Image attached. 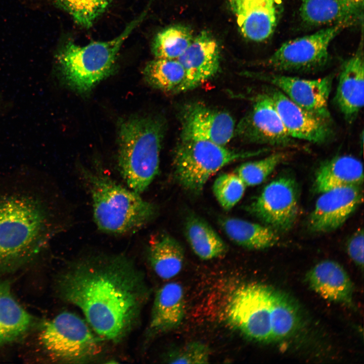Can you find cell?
I'll return each mask as SVG.
<instances>
[{
  "label": "cell",
  "instance_id": "d6986e66",
  "mask_svg": "<svg viewBox=\"0 0 364 364\" xmlns=\"http://www.w3.org/2000/svg\"><path fill=\"white\" fill-rule=\"evenodd\" d=\"M335 102L345 120L352 123L364 103V61L362 48L343 64L339 76Z\"/></svg>",
  "mask_w": 364,
  "mask_h": 364
},
{
  "label": "cell",
  "instance_id": "4fadbf2b",
  "mask_svg": "<svg viewBox=\"0 0 364 364\" xmlns=\"http://www.w3.org/2000/svg\"><path fill=\"white\" fill-rule=\"evenodd\" d=\"M180 121L181 140H206L225 146L235 133V122L230 113L198 102L183 107Z\"/></svg>",
  "mask_w": 364,
  "mask_h": 364
},
{
  "label": "cell",
  "instance_id": "5bb4252c",
  "mask_svg": "<svg viewBox=\"0 0 364 364\" xmlns=\"http://www.w3.org/2000/svg\"><path fill=\"white\" fill-rule=\"evenodd\" d=\"M265 92L270 97L284 126L292 138L321 144L332 138L333 131L331 121L302 108L272 85L266 88Z\"/></svg>",
  "mask_w": 364,
  "mask_h": 364
},
{
  "label": "cell",
  "instance_id": "9a60e30c",
  "mask_svg": "<svg viewBox=\"0 0 364 364\" xmlns=\"http://www.w3.org/2000/svg\"><path fill=\"white\" fill-rule=\"evenodd\" d=\"M321 194L308 220L309 229L318 233H328L339 228L363 199L360 186L336 188Z\"/></svg>",
  "mask_w": 364,
  "mask_h": 364
},
{
  "label": "cell",
  "instance_id": "4dcf8cb0",
  "mask_svg": "<svg viewBox=\"0 0 364 364\" xmlns=\"http://www.w3.org/2000/svg\"><path fill=\"white\" fill-rule=\"evenodd\" d=\"M246 187L243 180L234 172L219 175L213 183L212 191L221 207L229 210L242 199Z\"/></svg>",
  "mask_w": 364,
  "mask_h": 364
},
{
  "label": "cell",
  "instance_id": "8fae6325",
  "mask_svg": "<svg viewBox=\"0 0 364 364\" xmlns=\"http://www.w3.org/2000/svg\"><path fill=\"white\" fill-rule=\"evenodd\" d=\"M235 133L250 143L283 148L295 144V140L289 135L265 92L255 97L251 108L240 121Z\"/></svg>",
  "mask_w": 364,
  "mask_h": 364
},
{
  "label": "cell",
  "instance_id": "f546056e",
  "mask_svg": "<svg viewBox=\"0 0 364 364\" xmlns=\"http://www.w3.org/2000/svg\"><path fill=\"white\" fill-rule=\"evenodd\" d=\"M53 1L58 7L68 12L77 24L89 28L104 13L112 0Z\"/></svg>",
  "mask_w": 364,
  "mask_h": 364
},
{
  "label": "cell",
  "instance_id": "44dd1931",
  "mask_svg": "<svg viewBox=\"0 0 364 364\" xmlns=\"http://www.w3.org/2000/svg\"><path fill=\"white\" fill-rule=\"evenodd\" d=\"M363 164L351 155L335 156L321 164L317 169L313 187L321 194L336 188L361 186L363 181Z\"/></svg>",
  "mask_w": 364,
  "mask_h": 364
},
{
  "label": "cell",
  "instance_id": "8992f818",
  "mask_svg": "<svg viewBox=\"0 0 364 364\" xmlns=\"http://www.w3.org/2000/svg\"><path fill=\"white\" fill-rule=\"evenodd\" d=\"M144 16L142 14L132 21L112 40L93 42L85 46L72 42L63 46L57 58L67 83L76 90L84 93L108 76L113 69L122 43Z\"/></svg>",
  "mask_w": 364,
  "mask_h": 364
},
{
  "label": "cell",
  "instance_id": "cb8c5ba5",
  "mask_svg": "<svg viewBox=\"0 0 364 364\" xmlns=\"http://www.w3.org/2000/svg\"><path fill=\"white\" fill-rule=\"evenodd\" d=\"M148 259L158 277L164 280L170 279L177 276L183 268L184 249L173 237L166 233H161L150 241Z\"/></svg>",
  "mask_w": 364,
  "mask_h": 364
},
{
  "label": "cell",
  "instance_id": "6da1fadb",
  "mask_svg": "<svg viewBox=\"0 0 364 364\" xmlns=\"http://www.w3.org/2000/svg\"><path fill=\"white\" fill-rule=\"evenodd\" d=\"M58 288L99 336L113 341L133 327L149 295L142 273L122 255L77 261L61 276Z\"/></svg>",
  "mask_w": 364,
  "mask_h": 364
},
{
  "label": "cell",
  "instance_id": "7c38bea8",
  "mask_svg": "<svg viewBox=\"0 0 364 364\" xmlns=\"http://www.w3.org/2000/svg\"><path fill=\"white\" fill-rule=\"evenodd\" d=\"M277 88L302 108L331 121L328 107L333 76L305 79L274 72L259 73L255 76Z\"/></svg>",
  "mask_w": 364,
  "mask_h": 364
},
{
  "label": "cell",
  "instance_id": "83f0119b",
  "mask_svg": "<svg viewBox=\"0 0 364 364\" xmlns=\"http://www.w3.org/2000/svg\"><path fill=\"white\" fill-rule=\"evenodd\" d=\"M190 29L183 25L170 26L155 36L152 50L155 58L177 59L192 42Z\"/></svg>",
  "mask_w": 364,
  "mask_h": 364
},
{
  "label": "cell",
  "instance_id": "603a6c76",
  "mask_svg": "<svg viewBox=\"0 0 364 364\" xmlns=\"http://www.w3.org/2000/svg\"><path fill=\"white\" fill-rule=\"evenodd\" d=\"M219 224L232 242L247 249H264L279 240L277 232L266 225L228 216L219 218Z\"/></svg>",
  "mask_w": 364,
  "mask_h": 364
},
{
  "label": "cell",
  "instance_id": "52a82bcc",
  "mask_svg": "<svg viewBox=\"0 0 364 364\" xmlns=\"http://www.w3.org/2000/svg\"><path fill=\"white\" fill-rule=\"evenodd\" d=\"M265 150L238 151L206 140H180L173 153L174 175L184 189L198 194L209 178L224 166Z\"/></svg>",
  "mask_w": 364,
  "mask_h": 364
},
{
  "label": "cell",
  "instance_id": "9c48e42d",
  "mask_svg": "<svg viewBox=\"0 0 364 364\" xmlns=\"http://www.w3.org/2000/svg\"><path fill=\"white\" fill-rule=\"evenodd\" d=\"M346 27L328 26L281 45L264 61L274 72H311L323 68L329 59V48L335 37Z\"/></svg>",
  "mask_w": 364,
  "mask_h": 364
},
{
  "label": "cell",
  "instance_id": "7a4b0ae2",
  "mask_svg": "<svg viewBox=\"0 0 364 364\" xmlns=\"http://www.w3.org/2000/svg\"><path fill=\"white\" fill-rule=\"evenodd\" d=\"M227 323L247 338L279 341L299 328L298 305L285 293L261 283L243 284L232 293L225 308Z\"/></svg>",
  "mask_w": 364,
  "mask_h": 364
},
{
  "label": "cell",
  "instance_id": "4316f807",
  "mask_svg": "<svg viewBox=\"0 0 364 364\" xmlns=\"http://www.w3.org/2000/svg\"><path fill=\"white\" fill-rule=\"evenodd\" d=\"M144 74L150 85L166 92H181L186 79L185 70L177 59L155 58L147 64Z\"/></svg>",
  "mask_w": 364,
  "mask_h": 364
},
{
  "label": "cell",
  "instance_id": "2e32d148",
  "mask_svg": "<svg viewBox=\"0 0 364 364\" xmlns=\"http://www.w3.org/2000/svg\"><path fill=\"white\" fill-rule=\"evenodd\" d=\"M242 35L255 42L274 34L284 11V0H228Z\"/></svg>",
  "mask_w": 364,
  "mask_h": 364
},
{
  "label": "cell",
  "instance_id": "5b68a950",
  "mask_svg": "<svg viewBox=\"0 0 364 364\" xmlns=\"http://www.w3.org/2000/svg\"><path fill=\"white\" fill-rule=\"evenodd\" d=\"M82 175L92 197L94 220L101 231L128 233L146 225L155 215L156 207L139 193L100 172L85 170Z\"/></svg>",
  "mask_w": 364,
  "mask_h": 364
},
{
  "label": "cell",
  "instance_id": "d4e9b609",
  "mask_svg": "<svg viewBox=\"0 0 364 364\" xmlns=\"http://www.w3.org/2000/svg\"><path fill=\"white\" fill-rule=\"evenodd\" d=\"M32 321V316L14 297L9 283L0 282V346L23 336Z\"/></svg>",
  "mask_w": 364,
  "mask_h": 364
},
{
  "label": "cell",
  "instance_id": "ba28073f",
  "mask_svg": "<svg viewBox=\"0 0 364 364\" xmlns=\"http://www.w3.org/2000/svg\"><path fill=\"white\" fill-rule=\"evenodd\" d=\"M87 322L70 312H63L44 323L39 339L57 360L83 363L93 360L101 351L99 337Z\"/></svg>",
  "mask_w": 364,
  "mask_h": 364
},
{
  "label": "cell",
  "instance_id": "7402d4cb",
  "mask_svg": "<svg viewBox=\"0 0 364 364\" xmlns=\"http://www.w3.org/2000/svg\"><path fill=\"white\" fill-rule=\"evenodd\" d=\"M185 314V300L182 286L170 282L161 287L155 295L150 323L153 334L166 333L177 328Z\"/></svg>",
  "mask_w": 364,
  "mask_h": 364
},
{
  "label": "cell",
  "instance_id": "30bf717a",
  "mask_svg": "<svg viewBox=\"0 0 364 364\" xmlns=\"http://www.w3.org/2000/svg\"><path fill=\"white\" fill-rule=\"evenodd\" d=\"M299 188L295 179L282 175L266 185L247 210L275 231L285 232L295 224L299 212Z\"/></svg>",
  "mask_w": 364,
  "mask_h": 364
},
{
  "label": "cell",
  "instance_id": "484cf974",
  "mask_svg": "<svg viewBox=\"0 0 364 364\" xmlns=\"http://www.w3.org/2000/svg\"><path fill=\"white\" fill-rule=\"evenodd\" d=\"M186 239L195 254L200 259L211 260L222 257L228 247L220 236L205 220L195 215L186 219Z\"/></svg>",
  "mask_w": 364,
  "mask_h": 364
},
{
  "label": "cell",
  "instance_id": "f1b7e54d",
  "mask_svg": "<svg viewBox=\"0 0 364 364\" xmlns=\"http://www.w3.org/2000/svg\"><path fill=\"white\" fill-rule=\"evenodd\" d=\"M283 151L272 153L262 159L241 164L234 171L247 186H255L264 181L287 158Z\"/></svg>",
  "mask_w": 364,
  "mask_h": 364
},
{
  "label": "cell",
  "instance_id": "e0dca14e",
  "mask_svg": "<svg viewBox=\"0 0 364 364\" xmlns=\"http://www.w3.org/2000/svg\"><path fill=\"white\" fill-rule=\"evenodd\" d=\"M177 59L186 72L181 92L194 89L217 72L219 67L218 44L209 33L203 31L193 38L188 48Z\"/></svg>",
  "mask_w": 364,
  "mask_h": 364
},
{
  "label": "cell",
  "instance_id": "d6a6232c",
  "mask_svg": "<svg viewBox=\"0 0 364 364\" xmlns=\"http://www.w3.org/2000/svg\"><path fill=\"white\" fill-rule=\"evenodd\" d=\"M363 230L359 229L348 240L346 245L348 254L358 266H363Z\"/></svg>",
  "mask_w": 364,
  "mask_h": 364
},
{
  "label": "cell",
  "instance_id": "ffe728a7",
  "mask_svg": "<svg viewBox=\"0 0 364 364\" xmlns=\"http://www.w3.org/2000/svg\"><path fill=\"white\" fill-rule=\"evenodd\" d=\"M306 280L311 288L324 299L351 304L353 285L338 262L331 260L318 262L307 272Z\"/></svg>",
  "mask_w": 364,
  "mask_h": 364
},
{
  "label": "cell",
  "instance_id": "1f68e13d",
  "mask_svg": "<svg viewBox=\"0 0 364 364\" xmlns=\"http://www.w3.org/2000/svg\"><path fill=\"white\" fill-rule=\"evenodd\" d=\"M210 355V350L206 344L192 341L168 351L164 360L168 363H207Z\"/></svg>",
  "mask_w": 364,
  "mask_h": 364
},
{
  "label": "cell",
  "instance_id": "277c9868",
  "mask_svg": "<svg viewBox=\"0 0 364 364\" xmlns=\"http://www.w3.org/2000/svg\"><path fill=\"white\" fill-rule=\"evenodd\" d=\"M164 132V122L158 117H132L120 124L119 168L130 189L139 194L149 187L158 172Z\"/></svg>",
  "mask_w": 364,
  "mask_h": 364
},
{
  "label": "cell",
  "instance_id": "ac0fdd59",
  "mask_svg": "<svg viewBox=\"0 0 364 364\" xmlns=\"http://www.w3.org/2000/svg\"><path fill=\"white\" fill-rule=\"evenodd\" d=\"M299 13L308 26L340 24L346 28L362 22L363 0H300Z\"/></svg>",
  "mask_w": 364,
  "mask_h": 364
},
{
  "label": "cell",
  "instance_id": "3957f363",
  "mask_svg": "<svg viewBox=\"0 0 364 364\" xmlns=\"http://www.w3.org/2000/svg\"><path fill=\"white\" fill-rule=\"evenodd\" d=\"M41 200L20 193L0 199V263L25 261L39 252L54 234L53 220Z\"/></svg>",
  "mask_w": 364,
  "mask_h": 364
}]
</instances>
